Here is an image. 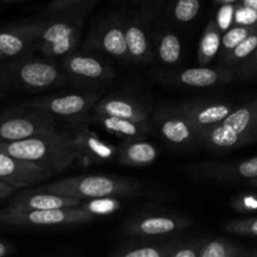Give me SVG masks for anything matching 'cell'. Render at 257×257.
<instances>
[{"instance_id":"f546056e","label":"cell","mask_w":257,"mask_h":257,"mask_svg":"<svg viewBox=\"0 0 257 257\" xmlns=\"http://www.w3.org/2000/svg\"><path fill=\"white\" fill-rule=\"evenodd\" d=\"M255 32L256 29H253L252 27H241V25H237V27H233L231 29H228L223 34V37L221 38V58L228 54L241 42H243L248 35H251Z\"/></svg>"},{"instance_id":"d6a6232c","label":"cell","mask_w":257,"mask_h":257,"mask_svg":"<svg viewBox=\"0 0 257 257\" xmlns=\"http://www.w3.org/2000/svg\"><path fill=\"white\" fill-rule=\"evenodd\" d=\"M225 231L240 236L257 237V217L232 220L223 226Z\"/></svg>"},{"instance_id":"f1b7e54d","label":"cell","mask_w":257,"mask_h":257,"mask_svg":"<svg viewBox=\"0 0 257 257\" xmlns=\"http://www.w3.org/2000/svg\"><path fill=\"white\" fill-rule=\"evenodd\" d=\"M257 49V30L248 35L243 42H241L233 50H231L228 54L221 58V63L225 65H233L237 63L243 62L247 59L251 54Z\"/></svg>"},{"instance_id":"8992f818","label":"cell","mask_w":257,"mask_h":257,"mask_svg":"<svg viewBox=\"0 0 257 257\" xmlns=\"http://www.w3.org/2000/svg\"><path fill=\"white\" fill-rule=\"evenodd\" d=\"M59 132L55 120L40 112H5L0 114V142H18Z\"/></svg>"},{"instance_id":"ffe728a7","label":"cell","mask_w":257,"mask_h":257,"mask_svg":"<svg viewBox=\"0 0 257 257\" xmlns=\"http://www.w3.org/2000/svg\"><path fill=\"white\" fill-rule=\"evenodd\" d=\"M221 124L230 128L245 145L257 141V99L233 109Z\"/></svg>"},{"instance_id":"5b68a950","label":"cell","mask_w":257,"mask_h":257,"mask_svg":"<svg viewBox=\"0 0 257 257\" xmlns=\"http://www.w3.org/2000/svg\"><path fill=\"white\" fill-rule=\"evenodd\" d=\"M84 15H68L47 20L38 49L47 58H64L74 52L82 35Z\"/></svg>"},{"instance_id":"836d02e7","label":"cell","mask_w":257,"mask_h":257,"mask_svg":"<svg viewBox=\"0 0 257 257\" xmlns=\"http://www.w3.org/2000/svg\"><path fill=\"white\" fill-rule=\"evenodd\" d=\"M201 245H202V241L187 242L178 246L173 245L167 257H198L200 256Z\"/></svg>"},{"instance_id":"2e32d148","label":"cell","mask_w":257,"mask_h":257,"mask_svg":"<svg viewBox=\"0 0 257 257\" xmlns=\"http://www.w3.org/2000/svg\"><path fill=\"white\" fill-rule=\"evenodd\" d=\"M190 225V220L178 216H145L131 221L125 227V232L142 237H156L185 230Z\"/></svg>"},{"instance_id":"cb8c5ba5","label":"cell","mask_w":257,"mask_h":257,"mask_svg":"<svg viewBox=\"0 0 257 257\" xmlns=\"http://www.w3.org/2000/svg\"><path fill=\"white\" fill-rule=\"evenodd\" d=\"M94 119L108 132L119 136L124 140L145 138L151 132V123H140L135 120L120 119V118L103 117V115H94Z\"/></svg>"},{"instance_id":"4dcf8cb0","label":"cell","mask_w":257,"mask_h":257,"mask_svg":"<svg viewBox=\"0 0 257 257\" xmlns=\"http://www.w3.org/2000/svg\"><path fill=\"white\" fill-rule=\"evenodd\" d=\"M201 9L200 0H176L173 5V18L178 23H190L198 15Z\"/></svg>"},{"instance_id":"e575fe53","label":"cell","mask_w":257,"mask_h":257,"mask_svg":"<svg viewBox=\"0 0 257 257\" xmlns=\"http://www.w3.org/2000/svg\"><path fill=\"white\" fill-rule=\"evenodd\" d=\"M233 7L231 4L228 5H222L220 10L217 13V20H216V24L220 28V30H226L227 32L230 29V25L232 23L233 19Z\"/></svg>"},{"instance_id":"60d3db41","label":"cell","mask_w":257,"mask_h":257,"mask_svg":"<svg viewBox=\"0 0 257 257\" xmlns=\"http://www.w3.org/2000/svg\"><path fill=\"white\" fill-rule=\"evenodd\" d=\"M235 2H237V0H215V3H217V4H222V5L232 4V3Z\"/></svg>"},{"instance_id":"3957f363","label":"cell","mask_w":257,"mask_h":257,"mask_svg":"<svg viewBox=\"0 0 257 257\" xmlns=\"http://www.w3.org/2000/svg\"><path fill=\"white\" fill-rule=\"evenodd\" d=\"M37 190L68 196L80 201L104 200V198L135 195L140 191V183L130 178H120L114 176L85 175L54 181Z\"/></svg>"},{"instance_id":"30bf717a","label":"cell","mask_w":257,"mask_h":257,"mask_svg":"<svg viewBox=\"0 0 257 257\" xmlns=\"http://www.w3.org/2000/svg\"><path fill=\"white\" fill-rule=\"evenodd\" d=\"M44 22L25 23L0 29V53L5 60L28 55L34 48L38 49Z\"/></svg>"},{"instance_id":"277c9868","label":"cell","mask_w":257,"mask_h":257,"mask_svg":"<svg viewBox=\"0 0 257 257\" xmlns=\"http://www.w3.org/2000/svg\"><path fill=\"white\" fill-rule=\"evenodd\" d=\"M94 218L89 207H72L62 210L19 211L12 207L0 208V225L15 227H59L80 225Z\"/></svg>"},{"instance_id":"ee69618b","label":"cell","mask_w":257,"mask_h":257,"mask_svg":"<svg viewBox=\"0 0 257 257\" xmlns=\"http://www.w3.org/2000/svg\"><path fill=\"white\" fill-rule=\"evenodd\" d=\"M130 2H133V3H138V2H143V0H130Z\"/></svg>"},{"instance_id":"f35d334b","label":"cell","mask_w":257,"mask_h":257,"mask_svg":"<svg viewBox=\"0 0 257 257\" xmlns=\"http://www.w3.org/2000/svg\"><path fill=\"white\" fill-rule=\"evenodd\" d=\"M13 251V246L8 242H2L0 241V257H5L9 255Z\"/></svg>"},{"instance_id":"d590c367","label":"cell","mask_w":257,"mask_h":257,"mask_svg":"<svg viewBox=\"0 0 257 257\" xmlns=\"http://www.w3.org/2000/svg\"><path fill=\"white\" fill-rule=\"evenodd\" d=\"M236 74L240 77H253L257 75V49L247 59L243 60L238 69H236Z\"/></svg>"},{"instance_id":"ba28073f","label":"cell","mask_w":257,"mask_h":257,"mask_svg":"<svg viewBox=\"0 0 257 257\" xmlns=\"http://www.w3.org/2000/svg\"><path fill=\"white\" fill-rule=\"evenodd\" d=\"M163 140L175 148H191L201 145L198 131L178 108L158 109L151 119Z\"/></svg>"},{"instance_id":"9a60e30c","label":"cell","mask_w":257,"mask_h":257,"mask_svg":"<svg viewBox=\"0 0 257 257\" xmlns=\"http://www.w3.org/2000/svg\"><path fill=\"white\" fill-rule=\"evenodd\" d=\"M94 115L120 118L140 123H151L148 109L138 100L124 95H109L97 102L92 109Z\"/></svg>"},{"instance_id":"7bdbcfd3","label":"cell","mask_w":257,"mask_h":257,"mask_svg":"<svg viewBox=\"0 0 257 257\" xmlns=\"http://www.w3.org/2000/svg\"><path fill=\"white\" fill-rule=\"evenodd\" d=\"M5 3H15V2H25V0H4Z\"/></svg>"},{"instance_id":"e0dca14e","label":"cell","mask_w":257,"mask_h":257,"mask_svg":"<svg viewBox=\"0 0 257 257\" xmlns=\"http://www.w3.org/2000/svg\"><path fill=\"white\" fill-rule=\"evenodd\" d=\"M183 114L197 130L207 128L223 122L226 117L232 112V107L223 102H211V100H192L185 102L180 105Z\"/></svg>"},{"instance_id":"8d00e7d4","label":"cell","mask_w":257,"mask_h":257,"mask_svg":"<svg viewBox=\"0 0 257 257\" xmlns=\"http://www.w3.org/2000/svg\"><path fill=\"white\" fill-rule=\"evenodd\" d=\"M235 22L241 27H252L257 23V13L245 7L240 8L235 13Z\"/></svg>"},{"instance_id":"d4e9b609","label":"cell","mask_w":257,"mask_h":257,"mask_svg":"<svg viewBox=\"0 0 257 257\" xmlns=\"http://www.w3.org/2000/svg\"><path fill=\"white\" fill-rule=\"evenodd\" d=\"M156 54L163 64L172 65L181 60L182 44L178 35L170 30H163L156 34Z\"/></svg>"},{"instance_id":"1f68e13d","label":"cell","mask_w":257,"mask_h":257,"mask_svg":"<svg viewBox=\"0 0 257 257\" xmlns=\"http://www.w3.org/2000/svg\"><path fill=\"white\" fill-rule=\"evenodd\" d=\"M173 245L145 246V247L132 248V250L117 252L109 257H167Z\"/></svg>"},{"instance_id":"5bb4252c","label":"cell","mask_w":257,"mask_h":257,"mask_svg":"<svg viewBox=\"0 0 257 257\" xmlns=\"http://www.w3.org/2000/svg\"><path fill=\"white\" fill-rule=\"evenodd\" d=\"M80 203H82V201L77 200V198L32 190L23 191V192L14 196L10 200L8 207L19 211H45L78 207V206H80Z\"/></svg>"},{"instance_id":"8fae6325","label":"cell","mask_w":257,"mask_h":257,"mask_svg":"<svg viewBox=\"0 0 257 257\" xmlns=\"http://www.w3.org/2000/svg\"><path fill=\"white\" fill-rule=\"evenodd\" d=\"M88 45L120 60H131L124 34V20L117 15L105 18L92 32Z\"/></svg>"},{"instance_id":"7402d4cb","label":"cell","mask_w":257,"mask_h":257,"mask_svg":"<svg viewBox=\"0 0 257 257\" xmlns=\"http://www.w3.org/2000/svg\"><path fill=\"white\" fill-rule=\"evenodd\" d=\"M201 172L217 181L257 180V156L248 160L223 165H208Z\"/></svg>"},{"instance_id":"d6986e66","label":"cell","mask_w":257,"mask_h":257,"mask_svg":"<svg viewBox=\"0 0 257 257\" xmlns=\"http://www.w3.org/2000/svg\"><path fill=\"white\" fill-rule=\"evenodd\" d=\"M236 75L235 68H207L196 67L187 68L173 79L180 84L192 88H208L213 85H220L228 83Z\"/></svg>"},{"instance_id":"6da1fadb","label":"cell","mask_w":257,"mask_h":257,"mask_svg":"<svg viewBox=\"0 0 257 257\" xmlns=\"http://www.w3.org/2000/svg\"><path fill=\"white\" fill-rule=\"evenodd\" d=\"M0 152L53 173L62 172L80 160L73 145L72 133L67 131L18 142H0Z\"/></svg>"},{"instance_id":"ab89813d","label":"cell","mask_w":257,"mask_h":257,"mask_svg":"<svg viewBox=\"0 0 257 257\" xmlns=\"http://www.w3.org/2000/svg\"><path fill=\"white\" fill-rule=\"evenodd\" d=\"M243 7L257 13V0H243Z\"/></svg>"},{"instance_id":"603a6c76","label":"cell","mask_w":257,"mask_h":257,"mask_svg":"<svg viewBox=\"0 0 257 257\" xmlns=\"http://www.w3.org/2000/svg\"><path fill=\"white\" fill-rule=\"evenodd\" d=\"M198 131L201 145L212 150H232V148L242 147L245 142L238 137L230 128L225 127L221 123L211 125L207 128H201Z\"/></svg>"},{"instance_id":"f6af8a7d","label":"cell","mask_w":257,"mask_h":257,"mask_svg":"<svg viewBox=\"0 0 257 257\" xmlns=\"http://www.w3.org/2000/svg\"><path fill=\"white\" fill-rule=\"evenodd\" d=\"M0 98H3V93H0Z\"/></svg>"},{"instance_id":"52a82bcc","label":"cell","mask_w":257,"mask_h":257,"mask_svg":"<svg viewBox=\"0 0 257 257\" xmlns=\"http://www.w3.org/2000/svg\"><path fill=\"white\" fill-rule=\"evenodd\" d=\"M98 102L95 93H69L62 95H49L25 103L24 107L40 112L49 117H59L78 124L93 109Z\"/></svg>"},{"instance_id":"ac0fdd59","label":"cell","mask_w":257,"mask_h":257,"mask_svg":"<svg viewBox=\"0 0 257 257\" xmlns=\"http://www.w3.org/2000/svg\"><path fill=\"white\" fill-rule=\"evenodd\" d=\"M124 34L130 59L136 63L152 62L155 58V52L148 39L145 20L138 15L125 19Z\"/></svg>"},{"instance_id":"4fadbf2b","label":"cell","mask_w":257,"mask_h":257,"mask_svg":"<svg viewBox=\"0 0 257 257\" xmlns=\"http://www.w3.org/2000/svg\"><path fill=\"white\" fill-rule=\"evenodd\" d=\"M52 176L49 170L0 152V181L17 190L38 185Z\"/></svg>"},{"instance_id":"83f0119b","label":"cell","mask_w":257,"mask_h":257,"mask_svg":"<svg viewBox=\"0 0 257 257\" xmlns=\"http://www.w3.org/2000/svg\"><path fill=\"white\" fill-rule=\"evenodd\" d=\"M240 247L226 238H212L202 241L198 257H241Z\"/></svg>"},{"instance_id":"4316f807","label":"cell","mask_w":257,"mask_h":257,"mask_svg":"<svg viewBox=\"0 0 257 257\" xmlns=\"http://www.w3.org/2000/svg\"><path fill=\"white\" fill-rule=\"evenodd\" d=\"M221 30L215 20H211L203 32L198 48V60L201 64H208L221 48Z\"/></svg>"},{"instance_id":"7a4b0ae2","label":"cell","mask_w":257,"mask_h":257,"mask_svg":"<svg viewBox=\"0 0 257 257\" xmlns=\"http://www.w3.org/2000/svg\"><path fill=\"white\" fill-rule=\"evenodd\" d=\"M67 77L57 63L30 54L0 63V89L40 92L63 85Z\"/></svg>"},{"instance_id":"9c48e42d","label":"cell","mask_w":257,"mask_h":257,"mask_svg":"<svg viewBox=\"0 0 257 257\" xmlns=\"http://www.w3.org/2000/svg\"><path fill=\"white\" fill-rule=\"evenodd\" d=\"M64 75L79 84H102L114 78L115 73L107 62L92 53L74 50L62 58Z\"/></svg>"},{"instance_id":"b9f144b4","label":"cell","mask_w":257,"mask_h":257,"mask_svg":"<svg viewBox=\"0 0 257 257\" xmlns=\"http://www.w3.org/2000/svg\"><path fill=\"white\" fill-rule=\"evenodd\" d=\"M241 257H257V250L250 251V252L245 253V255H242Z\"/></svg>"},{"instance_id":"7c38bea8","label":"cell","mask_w":257,"mask_h":257,"mask_svg":"<svg viewBox=\"0 0 257 257\" xmlns=\"http://www.w3.org/2000/svg\"><path fill=\"white\" fill-rule=\"evenodd\" d=\"M72 138L75 151L80 160H84L88 165H98L105 162H117L118 148L100 140L85 123L73 125Z\"/></svg>"},{"instance_id":"74e56055","label":"cell","mask_w":257,"mask_h":257,"mask_svg":"<svg viewBox=\"0 0 257 257\" xmlns=\"http://www.w3.org/2000/svg\"><path fill=\"white\" fill-rule=\"evenodd\" d=\"M15 191H17V188L8 185V183L3 182V181H0V200L9 197V196H12Z\"/></svg>"},{"instance_id":"44dd1931","label":"cell","mask_w":257,"mask_h":257,"mask_svg":"<svg viewBox=\"0 0 257 257\" xmlns=\"http://www.w3.org/2000/svg\"><path fill=\"white\" fill-rule=\"evenodd\" d=\"M118 148L117 162L124 166L142 167L155 162L158 157V151L146 138L124 140Z\"/></svg>"},{"instance_id":"484cf974","label":"cell","mask_w":257,"mask_h":257,"mask_svg":"<svg viewBox=\"0 0 257 257\" xmlns=\"http://www.w3.org/2000/svg\"><path fill=\"white\" fill-rule=\"evenodd\" d=\"M94 0H52L43 10L42 15L49 19L68 17V15L85 14Z\"/></svg>"}]
</instances>
